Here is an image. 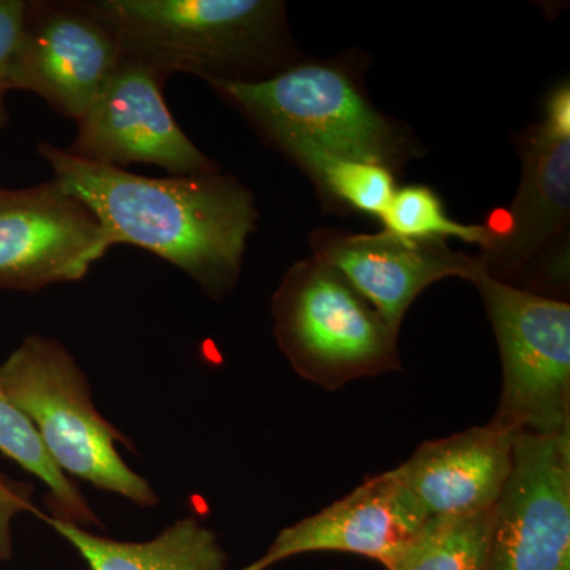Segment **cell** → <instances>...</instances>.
<instances>
[{"label":"cell","mask_w":570,"mask_h":570,"mask_svg":"<svg viewBox=\"0 0 570 570\" xmlns=\"http://www.w3.org/2000/svg\"><path fill=\"white\" fill-rule=\"evenodd\" d=\"M52 179L89 209L111 247L148 250L193 277L214 299L234 291L257 230L254 194L234 175L151 178L37 146Z\"/></svg>","instance_id":"cell-1"},{"label":"cell","mask_w":570,"mask_h":570,"mask_svg":"<svg viewBox=\"0 0 570 570\" xmlns=\"http://www.w3.org/2000/svg\"><path fill=\"white\" fill-rule=\"evenodd\" d=\"M209 86L305 174L325 160L379 164L396 174L417 149L411 132L371 104L348 63L298 61L266 80Z\"/></svg>","instance_id":"cell-2"},{"label":"cell","mask_w":570,"mask_h":570,"mask_svg":"<svg viewBox=\"0 0 570 570\" xmlns=\"http://www.w3.org/2000/svg\"><path fill=\"white\" fill-rule=\"evenodd\" d=\"M121 55L165 78L266 80L298 62L279 0H89Z\"/></svg>","instance_id":"cell-3"},{"label":"cell","mask_w":570,"mask_h":570,"mask_svg":"<svg viewBox=\"0 0 570 570\" xmlns=\"http://www.w3.org/2000/svg\"><path fill=\"white\" fill-rule=\"evenodd\" d=\"M0 385L31 420L63 474L141 508L157 505L149 483L119 455L116 441L121 436L94 406L85 374L61 343L26 337L0 365Z\"/></svg>","instance_id":"cell-4"},{"label":"cell","mask_w":570,"mask_h":570,"mask_svg":"<svg viewBox=\"0 0 570 570\" xmlns=\"http://www.w3.org/2000/svg\"><path fill=\"white\" fill-rule=\"evenodd\" d=\"M281 351L299 376L325 390L401 370L395 332L333 266L296 262L273 295Z\"/></svg>","instance_id":"cell-5"},{"label":"cell","mask_w":570,"mask_h":570,"mask_svg":"<svg viewBox=\"0 0 570 570\" xmlns=\"http://www.w3.org/2000/svg\"><path fill=\"white\" fill-rule=\"evenodd\" d=\"M478 287L497 336L502 389L494 420L519 433L570 430V306L521 291L480 266Z\"/></svg>","instance_id":"cell-6"},{"label":"cell","mask_w":570,"mask_h":570,"mask_svg":"<svg viewBox=\"0 0 570 570\" xmlns=\"http://www.w3.org/2000/svg\"><path fill=\"white\" fill-rule=\"evenodd\" d=\"M165 81L159 71L121 55L66 151L108 167L148 164L174 176L217 174L219 165L197 148L171 115Z\"/></svg>","instance_id":"cell-7"},{"label":"cell","mask_w":570,"mask_h":570,"mask_svg":"<svg viewBox=\"0 0 570 570\" xmlns=\"http://www.w3.org/2000/svg\"><path fill=\"white\" fill-rule=\"evenodd\" d=\"M485 570H570V430L517 436Z\"/></svg>","instance_id":"cell-8"},{"label":"cell","mask_w":570,"mask_h":570,"mask_svg":"<svg viewBox=\"0 0 570 570\" xmlns=\"http://www.w3.org/2000/svg\"><path fill=\"white\" fill-rule=\"evenodd\" d=\"M121 59L110 26L89 2H28L10 89L37 94L80 121Z\"/></svg>","instance_id":"cell-9"},{"label":"cell","mask_w":570,"mask_h":570,"mask_svg":"<svg viewBox=\"0 0 570 570\" xmlns=\"http://www.w3.org/2000/svg\"><path fill=\"white\" fill-rule=\"evenodd\" d=\"M111 249L99 220L55 179L0 189V288L73 283Z\"/></svg>","instance_id":"cell-10"},{"label":"cell","mask_w":570,"mask_h":570,"mask_svg":"<svg viewBox=\"0 0 570 570\" xmlns=\"http://www.w3.org/2000/svg\"><path fill=\"white\" fill-rule=\"evenodd\" d=\"M314 257L343 275L352 287L400 333L409 307L425 288L445 277L471 281L479 257L450 249L448 239L351 234L321 228L309 236Z\"/></svg>","instance_id":"cell-11"},{"label":"cell","mask_w":570,"mask_h":570,"mask_svg":"<svg viewBox=\"0 0 570 570\" xmlns=\"http://www.w3.org/2000/svg\"><path fill=\"white\" fill-rule=\"evenodd\" d=\"M428 519L395 468L366 479L316 515L284 528L264 557L243 570H266L288 558L316 551L358 554L389 568Z\"/></svg>","instance_id":"cell-12"},{"label":"cell","mask_w":570,"mask_h":570,"mask_svg":"<svg viewBox=\"0 0 570 570\" xmlns=\"http://www.w3.org/2000/svg\"><path fill=\"white\" fill-rule=\"evenodd\" d=\"M515 142L523 167L519 193L501 224H485L493 239L478 255L483 269L504 283L562 234L570 216V137L540 122Z\"/></svg>","instance_id":"cell-13"},{"label":"cell","mask_w":570,"mask_h":570,"mask_svg":"<svg viewBox=\"0 0 570 570\" xmlns=\"http://www.w3.org/2000/svg\"><path fill=\"white\" fill-rule=\"evenodd\" d=\"M519 431L498 420L428 441L396 468L428 517L461 515L497 505L512 471Z\"/></svg>","instance_id":"cell-14"},{"label":"cell","mask_w":570,"mask_h":570,"mask_svg":"<svg viewBox=\"0 0 570 570\" xmlns=\"http://www.w3.org/2000/svg\"><path fill=\"white\" fill-rule=\"evenodd\" d=\"M48 521L91 570H225L227 566L216 534L194 517L176 521L148 542L100 538L67 521Z\"/></svg>","instance_id":"cell-15"},{"label":"cell","mask_w":570,"mask_h":570,"mask_svg":"<svg viewBox=\"0 0 570 570\" xmlns=\"http://www.w3.org/2000/svg\"><path fill=\"white\" fill-rule=\"evenodd\" d=\"M494 509L430 517L387 570H485L494 531Z\"/></svg>","instance_id":"cell-16"},{"label":"cell","mask_w":570,"mask_h":570,"mask_svg":"<svg viewBox=\"0 0 570 570\" xmlns=\"http://www.w3.org/2000/svg\"><path fill=\"white\" fill-rule=\"evenodd\" d=\"M0 452L17 461L47 485L48 504L56 520L67 521L80 528L99 523L86 499L69 478L56 466L31 420L0 385Z\"/></svg>","instance_id":"cell-17"},{"label":"cell","mask_w":570,"mask_h":570,"mask_svg":"<svg viewBox=\"0 0 570 570\" xmlns=\"http://www.w3.org/2000/svg\"><path fill=\"white\" fill-rule=\"evenodd\" d=\"M390 234L403 238H459L485 250L493 235L487 225H466L450 219L436 193L426 186H404L396 189L392 200L379 217Z\"/></svg>","instance_id":"cell-18"},{"label":"cell","mask_w":570,"mask_h":570,"mask_svg":"<svg viewBox=\"0 0 570 570\" xmlns=\"http://www.w3.org/2000/svg\"><path fill=\"white\" fill-rule=\"evenodd\" d=\"M326 202L381 217L396 193L395 174L384 165L325 160L307 174Z\"/></svg>","instance_id":"cell-19"},{"label":"cell","mask_w":570,"mask_h":570,"mask_svg":"<svg viewBox=\"0 0 570 570\" xmlns=\"http://www.w3.org/2000/svg\"><path fill=\"white\" fill-rule=\"evenodd\" d=\"M28 2L0 0V129L9 121L6 97L10 89V73L24 29Z\"/></svg>","instance_id":"cell-20"},{"label":"cell","mask_w":570,"mask_h":570,"mask_svg":"<svg viewBox=\"0 0 570 570\" xmlns=\"http://www.w3.org/2000/svg\"><path fill=\"white\" fill-rule=\"evenodd\" d=\"M32 489L0 474V561L11 557V521L18 513L32 509Z\"/></svg>","instance_id":"cell-21"},{"label":"cell","mask_w":570,"mask_h":570,"mask_svg":"<svg viewBox=\"0 0 570 570\" xmlns=\"http://www.w3.org/2000/svg\"><path fill=\"white\" fill-rule=\"evenodd\" d=\"M543 126L560 137H570V89L568 82L558 86L547 100Z\"/></svg>","instance_id":"cell-22"}]
</instances>
